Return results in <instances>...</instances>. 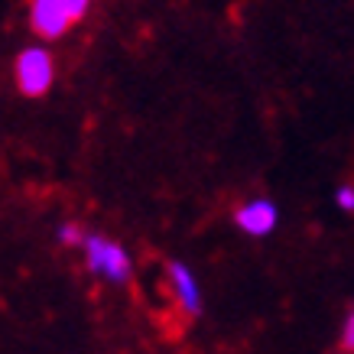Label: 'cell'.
I'll return each mask as SVG.
<instances>
[{
	"instance_id": "cell-1",
	"label": "cell",
	"mask_w": 354,
	"mask_h": 354,
	"mask_svg": "<svg viewBox=\"0 0 354 354\" xmlns=\"http://www.w3.org/2000/svg\"><path fill=\"white\" fill-rule=\"evenodd\" d=\"M13 75H17V88H20L26 97H43L49 88H53L55 78V62L53 55L32 46V49H23L13 62Z\"/></svg>"
},
{
	"instance_id": "cell-2",
	"label": "cell",
	"mask_w": 354,
	"mask_h": 354,
	"mask_svg": "<svg viewBox=\"0 0 354 354\" xmlns=\"http://www.w3.org/2000/svg\"><path fill=\"white\" fill-rule=\"evenodd\" d=\"M85 260H88V270H91V273L111 279V283H127L130 270H133L130 267L127 250L101 234L85 237Z\"/></svg>"
},
{
	"instance_id": "cell-3",
	"label": "cell",
	"mask_w": 354,
	"mask_h": 354,
	"mask_svg": "<svg viewBox=\"0 0 354 354\" xmlns=\"http://www.w3.org/2000/svg\"><path fill=\"white\" fill-rule=\"evenodd\" d=\"M30 26L43 39H59L72 26V20L65 13L62 0H30Z\"/></svg>"
},
{
	"instance_id": "cell-4",
	"label": "cell",
	"mask_w": 354,
	"mask_h": 354,
	"mask_svg": "<svg viewBox=\"0 0 354 354\" xmlns=\"http://www.w3.org/2000/svg\"><path fill=\"white\" fill-rule=\"evenodd\" d=\"M277 218H279V212H277V205L270 202V198H254V202H247V205L237 208L234 221H237V227H241L244 234L263 237V234H270V231L277 227Z\"/></svg>"
},
{
	"instance_id": "cell-5",
	"label": "cell",
	"mask_w": 354,
	"mask_h": 354,
	"mask_svg": "<svg viewBox=\"0 0 354 354\" xmlns=\"http://www.w3.org/2000/svg\"><path fill=\"white\" fill-rule=\"evenodd\" d=\"M166 277H169V286L176 292V299L183 306V312L189 315H198L202 312V292H198V283H195V273L185 263L179 260H172L169 267H166Z\"/></svg>"
},
{
	"instance_id": "cell-6",
	"label": "cell",
	"mask_w": 354,
	"mask_h": 354,
	"mask_svg": "<svg viewBox=\"0 0 354 354\" xmlns=\"http://www.w3.org/2000/svg\"><path fill=\"white\" fill-rule=\"evenodd\" d=\"M85 237H88L85 231H82L78 225H72V221L59 227V241H62V244H68V247H85Z\"/></svg>"
},
{
	"instance_id": "cell-7",
	"label": "cell",
	"mask_w": 354,
	"mask_h": 354,
	"mask_svg": "<svg viewBox=\"0 0 354 354\" xmlns=\"http://www.w3.org/2000/svg\"><path fill=\"white\" fill-rule=\"evenodd\" d=\"M88 3H91V0H62V7H65V13H68V20L72 23H78L82 17H85Z\"/></svg>"
},
{
	"instance_id": "cell-8",
	"label": "cell",
	"mask_w": 354,
	"mask_h": 354,
	"mask_svg": "<svg viewBox=\"0 0 354 354\" xmlns=\"http://www.w3.org/2000/svg\"><path fill=\"white\" fill-rule=\"evenodd\" d=\"M338 208H344V212H354V189L351 185H344V189H338Z\"/></svg>"
},
{
	"instance_id": "cell-9",
	"label": "cell",
	"mask_w": 354,
	"mask_h": 354,
	"mask_svg": "<svg viewBox=\"0 0 354 354\" xmlns=\"http://www.w3.org/2000/svg\"><path fill=\"white\" fill-rule=\"evenodd\" d=\"M344 348L354 351V315L348 319V325H344Z\"/></svg>"
}]
</instances>
